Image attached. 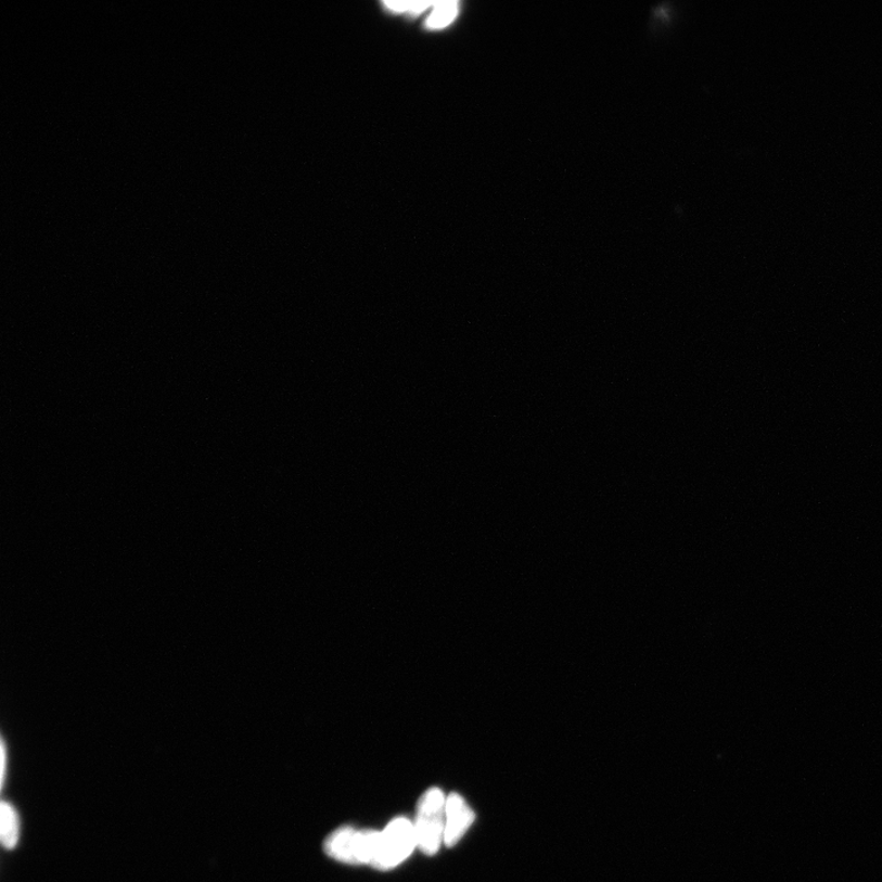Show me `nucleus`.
Segmentation results:
<instances>
[{
  "mask_svg": "<svg viewBox=\"0 0 882 882\" xmlns=\"http://www.w3.org/2000/svg\"><path fill=\"white\" fill-rule=\"evenodd\" d=\"M417 844L414 825L405 818H397L381 832L372 866L378 870H388L409 857Z\"/></svg>",
  "mask_w": 882,
  "mask_h": 882,
  "instance_id": "obj_3",
  "label": "nucleus"
},
{
  "mask_svg": "<svg viewBox=\"0 0 882 882\" xmlns=\"http://www.w3.org/2000/svg\"><path fill=\"white\" fill-rule=\"evenodd\" d=\"M5 774H7V747H5V743L3 742L2 743V772H0V776H2V789H3L4 783H5Z\"/></svg>",
  "mask_w": 882,
  "mask_h": 882,
  "instance_id": "obj_7",
  "label": "nucleus"
},
{
  "mask_svg": "<svg viewBox=\"0 0 882 882\" xmlns=\"http://www.w3.org/2000/svg\"><path fill=\"white\" fill-rule=\"evenodd\" d=\"M0 838L8 851L14 849L21 839V817L14 805L8 802H3L0 809Z\"/></svg>",
  "mask_w": 882,
  "mask_h": 882,
  "instance_id": "obj_5",
  "label": "nucleus"
},
{
  "mask_svg": "<svg viewBox=\"0 0 882 882\" xmlns=\"http://www.w3.org/2000/svg\"><path fill=\"white\" fill-rule=\"evenodd\" d=\"M445 810H447V827H445L444 843L448 847H452L470 829L474 814L462 796L457 793L449 795Z\"/></svg>",
  "mask_w": 882,
  "mask_h": 882,
  "instance_id": "obj_4",
  "label": "nucleus"
},
{
  "mask_svg": "<svg viewBox=\"0 0 882 882\" xmlns=\"http://www.w3.org/2000/svg\"><path fill=\"white\" fill-rule=\"evenodd\" d=\"M433 7V13L429 17V22H426V26L433 28V30L450 25L459 12L458 2H439L434 3Z\"/></svg>",
  "mask_w": 882,
  "mask_h": 882,
  "instance_id": "obj_6",
  "label": "nucleus"
},
{
  "mask_svg": "<svg viewBox=\"0 0 882 882\" xmlns=\"http://www.w3.org/2000/svg\"><path fill=\"white\" fill-rule=\"evenodd\" d=\"M379 838L378 831H359L343 828L330 834L325 851L330 857L347 865H372Z\"/></svg>",
  "mask_w": 882,
  "mask_h": 882,
  "instance_id": "obj_2",
  "label": "nucleus"
},
{
  "mask_svg": "<svg viewBox=\"0 0 882 882\" xmlns=\"http://www.w3.org/2000/svg\"><path fill=\"white\" fill-rule=\"evenodd\" d=\"M447 800L439 789L426 791L419 803L414 825L417 844L425 855L439 851L447 827Z\"/></svg>",
  "mask_w": 882,
  "mask_h": 882,
  "instance_id": "obj_1",
  "label": "nucleus"
}]
</instances>
